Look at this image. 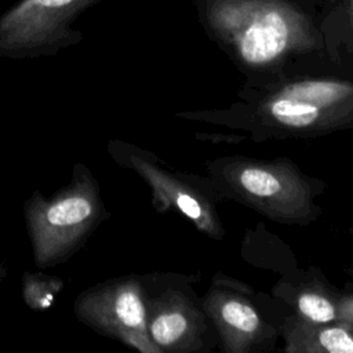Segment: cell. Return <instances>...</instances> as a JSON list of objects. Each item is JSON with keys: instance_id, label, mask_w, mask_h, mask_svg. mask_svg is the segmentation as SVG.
Here are the masks:
<instances>
[{"instance_id": "obj_12", "label": "cell", "mask_w": 353, "mask_h": 353, "mask_svg": "<svg viewBox=\"0 0 353 353\" xmlns=\"http://www.w3.org/2000/svg\"><path fill=\"white\" fill-rule=\"evenodd\" d=\"M299 317L320 324L338 323L336 301H332L323 292L309 290L302 291L296 299Z\"/></svg>"}, {"instance_id": "obj_2", "label": "cell", "mask_w": 353, "mask_h": 353, "mask_svg": "<svg viewBox=\"0 0 353 353\" xmlns=\"http://www.w3.org/2000/svg\"><path fill=\"white\" fill-rule=\"evenodd\" d=\"M33 262L48 269L73 256L108 216L91 170L73 165L70 182L51 197L33 192L23 204Z\"/></svg>"}, {"instance_id": "obj_6", "label": "cell", "mask_w": 353, "mask_h": 353, "mask_svg": "<svg viewBox=\"0 0 353 353\" xmlns=\"http://www.w3.org/2000/svg\"><path fill=\"white\" fill-rule=\"evenodd\" d=\"M261 113L285 130L335 128L353 121V83L334 79L294 81L268 97Z\"/></svg>"}, {"instance_id": "obj_9", "label": "cell", "mask_w": 353, "mask_h": 353, "mask_svg": "<svg viewBox=\"0 0 353 353\" xmlns=\"http://www.w3.org/2000/svg\"><path fill=\"white\" fill-rule=\"evenodd\" d=\"M204 312L229 353L248 352L263 334L265 325L259 313L240 294L211 288L204 299Z\"/></svg>"}, {"instance_id": "obj_13", "label": "cell", "mask_w": 353, "mask_h": 353, "mask_svg": "<svg viewBox=\"0 0 353 353\" xmlns=\"http://www.w3.org/2000/svg\"><path fill=\"white\" fill-rule=\"evenodd\" d=\"M338 323L353 330V295L342 296L336 301Z\"/></svg>"}, {"instance_id": "obj_8", "label": "cell", "mask_w": 353, "mask_h": 353, "mask_svg": "<svg viewBox=\"0 0 353 353\" xmlns=\"http://www.w3.org/2000/svg\"><path fill=\"white\" fill-rule=\"evenodd\" d=\"M145 303L149 335L161 352L200 349L205 330L204 317L183 294L167 290L159 296L145 295Z\"/></svg>"}, {"instance_id": "obj_7", "label": "cell", "mask_w": 353, "mask_h": 353, "mask_svg": "<svg viewBox=\"0 0 353 353\" xmlns=\"http://www.w3.org/2000/svg\"><path fill=\"white\" fill-rule=\"evenodd\" d=\"M108 152L120 165L134 170L145 179L152 189L153 203L160 211L174 208L189 218L200 232L214 239L222 237L223 232L216 212L196 189L168 174L148 160L141 150L124 142L109 141Z\"/></svg>"}, {"instance_id": "obj_10", "label": "cell", "mask_w": 353, "mask_h": 353, "mask_svg": "<svg viewBox=\"0 0 353 353\" xmlns=\"http://www.w3.org/2000/svg\"><path fill=\"white\" fill-rule=\"evenodd\" d=\"M285 350L294 353H353V330L339 324L312 323L302 317L284 325Z\"/></svg>"}, {"instance_id": "obj_4", "label": "cell", "mask_w": 353, "mask_h": 353, "mask_svg": "<svg viewBox=\"0 0 353 353\" xmlns=\"http://www.w3.org/2000/svg\"><path fill=\"white\" fill-rule=\"evenodd\" d=\"M219 174L236 196L273 219L303 222L313 214L309 183L284 161L233 160Z\"/></svg>"}, {"instance_id": "obj_5", "label": "cell", "mask_w": 353, "mask_h": 353, "mask_svg": "<svg viewBox=\"0 0 353 353\" xmlns=\"http://www.w3.org/2000/svg\"><path fill=\"white\" fill-rule=\"evenodd\" d=\"M74 316L95 332L114 338L141 353H161L146 323L143 284L137 277H116L81 291Z\"/></svg>"}, {"instance_id": "obj_11", "label": "cell", "mask_w": 353, "mask_h": 353, "mask_svg": "<svg viewBox=\"0 0 353 353\" xmlns=\"http://www.w3.org/2000/svg\"><path fill=\"white\" fill-rule=\"evenodd\" d=\"M62 287L63 281L51 274L25 272L22 277V296L25 303L33 310L48 309Z\"/></svg>"}, {"instance_id": "obj_3", "label": "cell", "mask_w": 353, "mask_h": 353, "mask_svg": "<svg viewBox=\"0 0 353 353\" xmlns=\"http://www.w3.org/2000/svg\"><path fill=\"white\" fill-rule=\"evenodd\" d=\"M101 0H19L0 15V58L54 57L79 44L72 23Z\"/></svg>"}, {"instance_id": "obj_1", "label": "cell", "mask_w": 353, "mask_h": 353, "mask_svg": "<svg viewBox=\"0 0 353 353\" xmlns=\"http://www.w3.org/2000/svg\"><path fill=\"white\" fill-rule=\"evenodd\" d=\"M207 19L247 66H269L291 52L312 50L317 33L296 8L281 0H211Z\"/></svg>"}, {"instance_id": "obj_14", "label": "cell", "mask_w": 353, "mask_h": 353, "mask_svg": "<svg viewBox=\"0 0 353 353\" xmlns=\"http://www.w3.org/2000/svg\"><path fill=\"white\" fill-rule=\"evenodd\" d=\"M7 276V270H6V268H4V265L1 263V261H0V280L1 279H4Z\"/></svg>"}]
</instances>
